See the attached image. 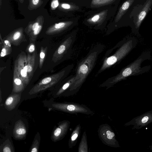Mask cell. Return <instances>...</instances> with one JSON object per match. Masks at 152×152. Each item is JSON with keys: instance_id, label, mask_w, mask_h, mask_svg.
I'll return each instance as SVG.
<instances>
[{"instance_id": "cell-1", "label": "cell", "mask_w": 152, "mask_h": 152, "mask_svg": "<svg viewBox=\"0 0 152 152\" xmlns=\"http://www.w3.org/2000/svg\"><path fill=\"white\" fill-rule=\"evenodd\" d=\"M104 45L99 44L91 49L87 55L77 66L75 81L68 89V95L77 93L85 82L88 76L95 66L98 56L104 50Z\"/></svg>"}, {"instance_id": "cell-2", "label": "cell", "mask_w": 152, "mask_h": 152, "mask_svg": "<svg viewBox=\"0 0 152 152\" xmlns=\"http://www.w3.org/2000/svg\"><path fill=\"white\" fill-rule=\"evenodd\" d=\"M148 56L147 53L142 54L133 63L121 70L117 75L103 82L100 86L106 87L107 89L131 76L139 75L147 71L150 68V66L143 68L141 66L143 62L148 58Z\"/></svg>"}, {"instance_id": "cell-3", "label": "cell", "mask_w": 152, "mask_h": 152, "mask_svg": "<svg viewBox=\"0 0 152 152\" xmlns=\"http://www.w3.org/2000/svg\"><path fill=\"white\" fill-rule=\"evenodd\" d=\"M135 43L133 39H128L121 44V46L119 47V48L112 55L105 57L96 76L118 63L124 58L133 49Z\"/></svg>"}, {"instance_id": "cell-4", "label": "cell", "mask_w": 152, "mask_h": 152, "mask_svg": "<svg viewBox=\"0 0 152 152\" xmlns=\"http://www.w3.org/2000/svg\"><path fill=\"white\" fill-rule=\"evenodd\" d=\"M98 132L99 139L105 145L115 148L120 147L116 135L109 125L104 124L100 125Z\"/></svg>"}, {"instance_id": "cell-5", "label": "cell", "mask_w": 152, "mask_h": 152, "mask_svg": "<svg viewBox=\"0 0 152 152\" xmlns=\"http://www.w3.org/2000/svg\"><path fill=\"white\" fill-rule=\"evenodd\" d=\"M56 108L64 112L74 114H82L87 115H93L94 113L86 106L84 104L68 102L58 104Z\"/></svg>"}, {"instance_id": "cell-6", "label": "cell", "mask_w": 152, "mask_h": 152, "mask_svg": "<svg viewBox=\"0 0 152 152\" xmlns=\"http://www.w3.org/2000/svg\"><path fill=\"white\" fill-rule=\"evenodd\" d=\"M152 123V110L135 117L125 124V126H132L133 130H139Z\"/></svg>"}, {"instance_id": "cell-7", "label": "cell", "mask_w": 152, "mask_h": 152, "mask_svg": "<svg viewBox=\"0 0 152 152\" xmlns=\"http://www.w3.org/2000/svg\"><path fill=\"white\" fill-rule=\"evenodd\" d=\"M70 122L65 121L61 124L54 131V138L56 140L63 139L67 133L70 125Z\"/></svg>"}, {"instance_id": "cell-8", "label": "cell", "mask_w": 152, "mask_h": 152, "mask_svg": "<svg viewBox=\"0 0 152 152\" xmlns=\"http://www.w3.org/2000/svg\"><path fill=\"white\" fill-rule=\"evenodd\" d=\"M108 10H105L95 15L88 19L86 22L91 26H100L106 19L108 13Z\"/></svg>"}, {"instance_id": "cell-9", "label": "cell", "mask_w": 152, "mask_h": 152, "mask_svg": "<svg viewBox=\"0 0 152 152\" xmlns=\"http://www.w3.org/2000/svg\"><path fill=\"white\" fill-rule=\"evenodd\" d=\"M152 4V0H148L146 1L144 7L139 14L136 21L135 27L136 29L139 28L140 26L146 17Z\"/></svg>"}, {"instance_id": "cell-10", "label": "cell", "mask_w": 152, "mask_h": 152, "mask_svg": "<svg viewBox=\"0 0 152 152\" xmlns=\"http://www.w3.org/2000/svg\"><path fill=\"white\" fill-rule=\"evenodd\" d=\"M81 127L79 124L74 129L70 136L69 141V148H71L76 146L81 133Z\"/></svg>"}, {"instance_id": "cell-11", "label": "cell", "mask_w": 152, "mask_h": 152, "mask_svg": "<svg viewBox=\"0 0 152 152\" xmlns=\"http://www.w3.org/2000/svg\"><path fill=\"white\" fill-rule=\"evenodd\" d=\"M134 1L135 0H127L121 6L116 17L115 20L116 23L118 22L122 17Z\"/></svg>"}, {"instance_id": "cell-12", "label": "cell", "mask_w": 152, "mask_h": 152, "mask_svg": "<svg viewBox=\"0 0 152 152\" xmlns=\"http://www.w3.org/2000/svg\"><path fill=\"white\" fill-rule=\"evenodd\" d=\"M116 0H92L91 3L92 8H99L111 4Z\"/></svg>"}, {"instance_id": "cell-13", "label": "cell", "mask_w": 152, "mask_h": 152, "mask_svg": "<svg viewBox=\"0 0 152 152\" xmlns=\"http://www.w3.org/2000/svg\"><path fill=\"white\" fill-rule=\"evenodd\" d=\"M75 79V75L70 76L59 90L58 92V95H59L64 92L66 90L68 89L74 82Z\"/></svg>"}, {"instance_id": "cell-14", "label": "cell", "mask_w": 152, "mask_h": 152, "mask_svg": "<svg viewBox=\"0 0 152 152\" xmlns=\"http://www.w3.org/2000/svg\"><path fill=\"white\" fill-rule=\"evenodd\" d=\"M79 152H88V145L87 135L86 131L83 134L80 143L78 148Z\"/></svg>"}, {"instance_id": "cell-15", "label": "cell", "mask_w": 152, "mask_h": 152, "mask_svg": "<svg viewBox=\"0 0 152 152\" xmlns=\"http://www.w3.org/2000/svg\"><path fill=\"white\" fill-rule=\"evenodd\" d=\"M18 102L16 96H14L9 97L6 100L5 104L8 107H13Z\"/></svg>"}, {"instance_id": "cell-16", "label": "cell", "mask_w": 152, "mask_h": 152, "mask_svg": "<svg viewBox=\"0 0 152 152\" xmlns=\"http://www.w3.org/2000/svg\"><path fill=\"white\" fill-rule=\"evenodd\" d=\"M61 7L63 8L68 10L75 11L79 9V7L75 5L70 4L68 3H63Z\"/></svg>"}, {"instance_id": "cell-17", "label": "cell", "mask_w": 152, "mask_h": 152, "mask_svg": "<svg viewBox=\"0 0 152 152\" xmlns=\"http://www.w3.org/2000/svg\"><path fill=\"white\" fill-rule=\"evenodd\" d=\"M26 130L24 126H20L17 127L15 129V133L18 137L23 136L26 133Z\"/></svg>"}, {"instance_id": "cell-18", "label": "cell", "mask_w": 152, "mask_h": 152, "mask_svg": "<svg viewBox=\"0 0 152 152\" xmlns=\"http://www.w3.org/2000/svg\"><path fill=\"white\" fill-rule=\"evenodd\" d=\"M52 80V79L50 77H47L43 79L41 83L44 84H47L50 83Z\"/></svg>"}, {"instance_id": "cell-19", "label": "cell", "mask_w": 152, "mask_h": 152, "mask_svg": "<svg viewBox=\"0 0 152 152\" xmlns=\"http://www.w3.org/2000/svg\"><path fill=\"white\" fill-rule=\"evenodd\" d=\"M20 73L22 77L26 78L27 77V72L24 70V68L21 70Z\"/></svg>"}, {"instance_id": "cell-20", "label": "cell", "mask_w": 152, "mask_h": 152, "mask_svg": "<svg viewBox=\"0 0 152 152\" xmlns=\"http://www.w3.org/2000/svg\"><path fill=\"white\" fill-rule=\"evenodd\" d=\"M24 69L27 73L31 72L33 70L32 68L30 66H26L24 67Z\"/></svg>"}, {"instance_id": "cell-21", "label": "cell", "mask_w": 152, "mask_h": 152, "mask_svg": "<svg viewBox=\"0 0 152 152\" xmlns=\"http://www.w3.org/2000/svg\"><path fill=\"white\" fill-rule=\"evenodd\" d=\"M41 26L40 25H39L34 30V35H38L41 31Z\"/></svg>"}, {"instance_id": "cell-22", "label": "cell", "mask_w": 152, "mask_h": 152, "mask_svg": "<svg viewBox=\"0 0 152 152\" xmlns=\"http://www.w3.org/2000/svg\"><path fill=\"white\" fill-rule=\"evenodd\" d=\"M14 83L15 84L18 86L21 85L22 84L21 80L18 78H15L14 79Z\"/></svg>"}, {"instance_id": "cell-23", "label": "cell", "mask_w": 152, "mask_h": 152, "mask_svg": "<svg viewBox=\"0 0 152 152\" xmlns=\"http://www.w3.org/2000/svg\"><path fill=\"white\" fill-rule=\"evenodd\" d=\"M21 36V33L19 32H17L15 33L13 36V39L14 40H17Z\"/></svg>"}, {"instance_id": "cell-24", "label": "cell", "mask_w": 152, "mask_h": 152, "mask_svg": "<svg viewBox=\"0 0 152 152\" xmlns=\"http://www.w3.org/2000/svg\"><path fill=\"white\" fill-rule=\"evenodd\" d=\"M6 53L7 51L6 49L3 48L2 49L1 53V56L3 57L5 56L6 55Z\"/></svg>"}, {"instance_id": "cell-25", "label": "cell", "mask_w": 152, "mask_h": 152, "mask_svg": "<svg viewBox=\"0 0 152 152\" xmlns=\"http://www.w3.org/2000/svg\"><path fill=\"white\" fill-rule=\"evenodd\" d=\"M35 50V47L34 45H32L29 48V51L30 53L33 52Z\"/></svg>"}, {"instance_id": "cell-26", "label": "cell", "mask_w": 152, "mask_h": 152, "mask_svg": "<svg viewBox=\"0 0 152 152\" xmlns=\"http://www.w3.org/2000/svg\"><path fill=\"white\" fill-rule=\"evenodd\" d=\"M3 151L5 152H10L11 151L9 147L6 146L3 149Z\"/></svg>"}, {"instance_id": "cell-27", "label": "cell", "mask_w": 152, "mask_h": 152, "mask_svg": "<svg viewBox=\"0 0 152 152\" xmlns=\"http://www.w3.org/2000/svg\"><path fill=\"white\" fill-rule=\"evenodd\" d=\"M38 26V23H36L34 24L33 27V31H34Z\"/></svg>"}, {"instance_id": "cell-28", "label": "cell", "mask_w": 152, "mask_h": 152, "mask_svg": "<svg viewBox=\"0 0 152 152\" xmlns=\"http://www.w3.org/2000/svg\"><path fill=\"white\" fill-rule=\"evenodd\" d=\"M40 56L41 59H43L45 57V53L43 52H41L40 54Z\"/></svg>"}, {"instance_id": "cell-29", "label": "cell", "mask_w": 152, "mask_h": 152, "mask_svg": "<svg viewBox=\"0 0 152 152\" xmlns=\"http://www.w3.org/2000/svg\"><path fill=\"white\" fill-rule=\"evenodd\" d=\"M5 43L6 44L8 45V47H11V44L10 42L7 40H6L4 41Z\"/></svg>"}, {"instance_id": "cell-30", "label": "cell", "mask_w": 152, "mask_h": 152, "mask_svg": "<svg viewBox=\"0 0 152 152\" xmlns=\"http://www.w3.org/2000/svg\"><path fill=\"white\" fill-rule=\"evenodd\" d=\"M54 4L55 8L57 7L59 5V3L57 1H54Z\"/></svg>"}, {"instance_id": "cell-31", "label": "cell", "mask_w": 152, "mask_h": 152, "mask_svg": "<svg viewBox=\"0 0 152 152\" xmlns=\"http://www.w3.org/2000/svg\"><path fill=\"white\" fill-rule=\"evenodd\" d=\"M39 0H33V3L34 5H37L38 3Z\"/></svg>"}, {"instance_id": "cell-32", "label": "cell", "mask_w": 152, "mask_h": 152, "mask_svg": "<svg viewBox=\"0 0 152 152\" xmlns=\"http://www.w3.org/2000/svg\"><path fill=\"white\" fill-rule=\"evenodd\" d=\"M38 151L36 147L33 148L31 151V152H37Z\"/></svg>"}, {"instance_id": "cell-33", "label": "cell", "mask_w": 152, "mask_h": 152, "mask_svg": "<svg viewBox=\"0 0 152 152\" xmlns=\"http://www.w3.org/2000/svg\"><path fill=\"white\" fill-rule=\"evenodd\" d=\"M51 6L53 8H55L54 4V1L53 2H52V3Z\"/></svg>"}, {"instance_id": "cell-34", "label": "cell", "mask_w": 152, "mask_h": 152, "mask_svg": "<svg viewBox=\"0 0 152 152\" xmlns=\"http://www.w3.org/2000/svg\"><path fill=\"white\" fill-rule=\"evenodd\" d=\"M150 149L151 150H152V144H151L150 147Z\"/></svg>"}]
</instances>
